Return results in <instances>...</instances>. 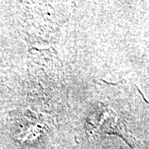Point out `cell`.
<instances>
[{
    "mask_svg": "<svg viewBox=\"0 0 149 149\" xmlns=\"http://www.w3.org/2000/svg\"><path fill=\"white\" fill-rule=\"evenodd\" d=\"M99 100L85 122L90 134L118 136L131 149H149V102L128 80H101Z\"/></svg>",
    "mask_w": 149,
    "mask_h": 149,
    "instance_id": "cell-1",
    "label": "cell"
}]
</instances>
